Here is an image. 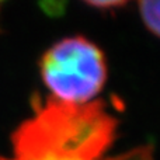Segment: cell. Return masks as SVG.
I'll list each match as a JSON object with an SVG mask.
<instances>
[{
  "instance_id": "3",
  "label": "cell",
  "mask_w": 160,
  "mask_h": 160,
  "mask_svg": "<svg viewBox=\"0 0 160 160\" xmlns=\"http://www.w3.org/2000/svg\"><path fill=\"white\" fill-rule=\"evenodd\" d=\"M88 6L98 8H110V7H121L125 4V2H87Z\"/></svg>"
},
{
  "instance_id": "1",
  "label": "cell",
  "mask_w": 160,
  "mask_h": 160,
  "mask_svg": "<svg viewBox=\"0 0 160 160\" xmlns=\"http://www.w3.org/2000/svg\"><path fill=\"white\" fill-rule=\"evenodd\" d=\"M41 76L56 100L84 105L101 91L107 65L101 49L83 37L56 42L41 59Z\"/></svg>"
},
{
  "instance_id": "2",
  "label": "cell",
  "mask_w": 160,
  "mask_h": 160,
  "mask_svg": "<svg viewBox=\"0 0 160 160\" xmlns=\"http://www.w3.org/2000/svg\"><path fill=\"white\" fill-rule=\"evenodd\" d=\"M142 21L145 22L146 28L158 37L160 32V3L159 2H141L139 3Z\"/></svg>"
}]
</instances>
